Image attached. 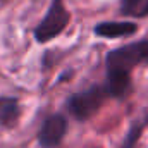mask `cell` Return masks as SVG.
<instances>
[{
    "mask_svg": "<svg viewBox=\"0 0 148 148\" xmlns=\"http://www.w3.org/2000/svg\"><path fill=\"white\" fill-rule=\"evenodd\" d=\"M141 62H148V40L112 50L107 55V93L110 97H124L131 84V69Z\"/></svg>",
    "mask_w": 148,
    "mask_h": 148,
    "instance_id": "1",
    "label": "cell"
},
{
    "mask_svg": "<svg viewBox=\"0 0 148 148\" xmlns=\"http://www.w3.org/2000/svg\"><path fill=\"white\" fill-rule=\"evenodd\" d=\"M105 95H107V90H103L100 86H91L86 91L76 93V95L71 97V100L67 103L69 112L73 114L76 119L84 121V119L91 117L95 112L100 109Z\"/></svg>",
    "mask_w": 148,
    "mask_h": 148,
    "instance_id": "2",
    "label": "cell"
},
{
    "mask_svg": "<svg viewBox=\"0 0 148 148\" xmlns=\"http://www.w3.org/2000/svg\"><path fill=\"white\" fill-rule=\"evenodd\" d=\"M67 21H69V12L64 9L62 0H53L48 14L38 24L35 36H36L38 41H48V40L55 38L67 26Z\"/></svg>",
    "mask_w": 148,
    "mask_h": 148,
    "instance_id": "3",
    "label": "cell"
},
{
    "mask_svg": "<svg viewBox=\"0 0 148 148\" xmlns=\"http://www.w3.org/2000/svg\"><path fill=\"white\" fill-rule=\"evenodd\" d=\"M66 129H67V122L62 115L55 114V115H50L43 126H41V131L38 134V140H40V145L43 148H53L60 143V140L64 138L66 134Z\"/></svg>",
    "mask_w": 148,
    "mask_h": 148,
    "instance_id": "4",
    "label": "cell"
},
{
    "mask_svg": "<svg viewBox=\"0 0 148 148\" xmlns=\"http://www.w3.org/2000/svg\"><path fill=\"white\" fill-rule=\"evenodd\" d=\"M138 26L134 23L124 21V23H100L95 28V33L103 38H122L134 35Z\"/></svg>",
    "mask_w": 148,
    "mask_h": 148,
    "instance_id": "5",
    "label": "cell"
},
{
    "mask_svg": "<svg viewBox=\"0 0 148 148\" xmlns=\"http://www.w3.org/2000/svg\"><path fill=\"white\" fill-rule=\"evenodd\" d=\"M19 115L17 102L12 98H0V122L5 126H10L16 122Z\"/></svg>",
    "mask_w": 148,
    "mask_h": 148,
    "instance_id": "6",
    "label": "cell"
},
{
    "mask_svg": "<svg viewBox=\"0 0 148 148\" xmlns=\"http://www.w3.org/2000/svg\"><path fill=\"white\" fill-rule=\"evenodd\" d=\"M147 121H148V117L145 121H138V122L131 127V131L127 133V136H126V140H124V145L121 148H134L138 138H140V134H141V131H143V127H145V124H147Z\"/></svg>",
    "mask_w": 148,
    "mask_h": 148,
    "instance_id": "7",
    "label": "cell"
},
{
    "mask_svg": "<svg viewBox=\"0 0 148 148\" xmlns=\"http://www.w3.org/2000/svg\"><path fill=\"white\" fill-rule=\"evenodd\" d=\"M141 0H122V12L124 14H133V10L136 9V5Z\"/></svg>",
    "mask_w": 148,
    "mask_h": 148,
    "instance_id": "8",
    "label": "cell"
},
{
    "mask_svg": "<svg viewBox=\"0 0 148 148\" xmlns=\"http://www.w3.org/2000/svg\"><path fill=\"white\" fill-rule=\"evenodd\" d=\"M138 16H148V0H147V3L141 7V10L138 12Z\"/></svg>",
    "mask_w": 148,
    "mask_h": 148,
    "instance_id": "9",
    "label": "cell"
}]
</instances>
